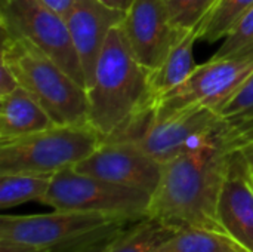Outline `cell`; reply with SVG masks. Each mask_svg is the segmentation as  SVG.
Returning a JSON list of instances; mask_svg holds the SVG:
<instances>
[{"instance_id": "1", "label": "cell", "mask_w": 253, "mask_h": 252, "mask_svg": "<svg viewBox=\"0 0 253 252\" xmlns=\"http://www.w3.org/2000/svg\"><path fill=\"white\" fill-rule=\"evenodd\" d=\"M225 131L227 126L197 147L163 163L159 187L147 211L148 218L176 230L203 227L222 232L216 208L233 149Z\"/></svg>"}, {"instance_id": "2", "label": "cell", "mask_w": 253, "mask_h": 252, "mask_svg": "<svg viewBox=\"0 0 253 252\" xmlns=\"http://www.w3.org/2000/svg\"><path fill=\"white\" fill-rule=\"evenodd\" d=\"M148 82L150 70L133 55L122 27H114L87 88V122L104 140L123 132L151 111Z\"/></svg>"}, {"instance_id": "3", "label": "cell", "mask_w": 253, "mask_h": 252, "mask_svg": "<svg viewBox=\"0 0 253 252\" xmlns=\"http://www.w3.org/2000/svg\"><path fill=\"white\" fill-rule=\"evenodd\" d=\"M0 62L10 68L19 86L42 104L56 125L89 123L86 88L39 46L24 37L1 33Z\"/></svg>"}, {"instance_id": "4", "label": "cell", "mask_w": 253, "mask_h": 252, "mask_svg": "<svg viewBox=\"0 0 253 252\" xmlns=\"http://www.w3.org/2000/svg\"><path fill=\"white\" fill-rule=\"evenodd\" d=\"M104 137L90 125H53L33 135L0 144V174L55 175L92 154Z\"/></svg>"}, {"instance_id": "5", "label": "cell", "mask_w": 253, "mask_h": 252, "mask_svg": "<svg viewBox=\"0 0 253 252\" xmlns=\"http://www.w3.org/2000/svg\"><path fill=\"white\" fill-rule=\"evenodd\" d=\"M150 201L151 195L142 190L67 168L52 177L43 205L56 211L98 212L133 223L147 217Z\"/></svg>"}, {"instance_id": "6", "label": "cell", "mask_w": 253, "mask_h": 252, "mask_svg": "<svg viewBox=\"0 0 253 252\" xmlns=\"http://www.w3.org/2000/svg\"><path fill=\"white\" fill-rule=\"evenodd\" d=\"M1 33L30 40L86 88L65 18L42 0H0Z\"/></svg>"}, {"instance_id": "7", "label": "cell", "mask_w": 253, "mask_h": 252, "mask_svg": "<svg viewBox=\"0 0 253 252\" xmlns=\"http://www.w3.org/2000/svg\"><path fill=\"white\" fill-rule=\"evenodd\" d=\"M252 73L253 53L230 58L212 56L208 62L197 65L184 83L153 102L151 119L162 120L193 105L209 107L219 113Z\"/></svg>"}, {"instance_id": "8", "label": "cell", "mask_w": 253, "mask_h": 252, "mask_svg": "<svg viewBox=\"0 0 253 252\" xmlns=\"http://www.w3.org/2000/svg\"><path fill=\"white\" fill-rule=\"evenodd\" d=\"M129 223L111 215L80 211H56L34 215H1L0 241L44 248L80 241L108 226Z\"/></svg>"}, {"instance_id": "9", "label": "cell", "mask_w": 253, "mask_h": 252, "mask_svg": "<svg viewBox=\"0 0 253 252\" xmlns=\"http://www.w3.org/2000/svg\"><path fill=\"white\" fill-rule=\"evenodd\" d=\"M224 128L225 123L218 111L193 105L162 120H154L150 114L135 141L147 154L163 165L205 143Z\"/></svg>"}, {"instance_id": "10", "label": "cell", "mask_w": 253, "mask_h": 252, "mask_svg": "<svg viewBox=\"0 0 253 252\" xmlns=\"http://www.w3.org/2000/svg\"><path fill=\"white\" fill-rule=\"evenodd\" d=\"M74 169L153 196L159 187L163 165L147 154L135 140L114 137L104 140Z\"/></svg>"}, {"instance_id": "11", "label": "cell", "mask_w": 253, "mask_h": 252, "mask_svg": "<svg viewBox=\"0 0 253 252\" xmlns=\"http://www.w3.org/2000/svg\"><path fill=\"white\" fill-rule=\"evenodd\" d=\"M120 27L133 55L150 71L163 62L182 33L172 24L165 0H133Z\"/></svg>"}, {"instance_id": "12", "label": "cell", "mask_w": 253, "mask_h": 252, "mask_svg": "<svg viewBox=\"0 0 253 252\" xmlns=\"http://www.w3.org/2000/svg\"><path fill=\"white\" fill-rule=\"evenodd\" d=\"M216 218L225 235L245 251L253 252V180L239 147H233L230 151Z\"/></svg>"}, {"instance_id": "13", "label": "cell", "mask_w": 253, "mask_h": 252, "mask_svg": "<svg viewBox=\"0 0 253 252\" xmlns=\"http://www.w3.org/2000/svg\"><path fill=\"white\" fill-rule=\"evenodd\" d=\"M125 12L114 10L99 0H74L65 22L79 55L86 80V91L93 79V71L110 31L120 25Z\"/></svg>"}, {"instance_id": "14", "label": "cell", "mask_w": 253, "mask_h": 252, "mask_svg": "<svg viewBox=\"0 0 253 252\" xmlns=\"http://www.w3.org/2000/svg\"><path fill=\"white\" fill-rule=\"evenodd\" d=\"M56 125L42 104L18 86L0 97V144L15 141Z\"/></svg>"}, {"instance_id": "15", "label": "cell", "mask_w": 253, "mask_h": 252, "mask_svg": "<svg viewBox=\"0 0 253 252\" xmlns=\"http://www.w3.org/2000/svg\"><path fill=\"white\" fill-rule=\"evenodd\" d=\"M203 21L187 31H182L170 50L168 52L163 62L150 71V101L151 105L165 94L173 91L184 83L193 70L197 67L194 59V45L199 42Z\"/></svg>"}, {"instance_id": "16", "label": "cell", "mask_w": 253, "mask_h": 252, "mask_svg": "<svg viewBox=\"0 0 253 252\" xmlns=\"http://www.w3.org/2000/svg\"><path fill=\"white\" fill-rule=\"evenodd\" d=\"M176 232L159 220L145 217L125 229L110 252H159Z\"/></svg>"}, {"instance_id": "17", "label": "cell", "mask_w": 253, "mask_h": 252, "mask_svg": "<svg viewBox=\"0 0 253 252\" xmlns=\"http://www.w3.org/2000/svg\"><path fill=\"white\" fill-rule=\"evenodd\" d=\"M52 175L39 174H0V208L10 209L27 202L43 203Z\"/></svg>"}, {"instance_id": "18", "label": "cell", "mask_w": 253, "mask_h": 252, "mask_svg": "<svg viewBox=\"0 0 253 252\" xmlns=\"http://www.w3.org/2000/svg\"><path fill=\"white\" fill-rule=\"evenodd\" d=\"M245 251L228 235L203 227H182L159 252H237Z\"/></svg>"}, {"instance_id": "19", "label": "cell", "mask_w": 253, "mask_h": 252, "mask_svg": "<svg viewBox=\"0 0 253 252\" xmlns=\"http://www.w3.org/2000/svg\"><path fill=\"white\" fill-rule=\"evenodd\" d=\"M253 0H216L203 19L199 40L215 43L225 39L252 10Z\"/></svg>"}, {"instance_id": "20", "label": "cell", "mask_w": 253, "mask_h": 252, "mask_svg": "<svg viewBox=\"0 0 253 252\" xmlns=\"http://www.w3.org/2000/svg\"><path fill=\"white\" fill-rule=\"evenodd\" d=\"M219 117L227 126V138L253 123V73L221 107Z\"/></svg>"}, {"instance_id": "21", "label": "cell", "mask_w": 253, "mask_h": 252, "mask_svg": "<svg viewBox=\"0 0 253 252\" xmlns=\"http://www.w3.org/2000/svg\"><path fill=\"white\" fill-rule=\"evenodd\" d=\"M215 3L216 0H165L172 24L181 31L197 27Z\"/></svg>"}, {"instance_id": "22", "label": "cell", "mask_w": 253, "mask_h": 252, "mask_svg": "<svg viewBox=\"0 0 253 252\" xmlns=\"http://www.w3.org/2000/svg\"><path fill=\"white\" fill-rule=\"evenodd\" d=\"M253 53V7L242 22L224 39V43L213 55L215 58H230Z\"/></svg>"}, {"instance_id": "23", "label": "cell", "mask_w": 253, "mask_h": 252, "mask_svg": "<svg viewBox=\"0 0 253 252\" xmlns=\"http://www.w3.org/2000/svg\"><path fill=\"white\" fill-rule=\"evenodd\" d=\"M127 224L132 223H119L99 230L73 252H110L114 242L117 241V238L122 235V232L126 229Z\"/></svg>"}, {"instance_id": "24", "label": "cell", "mask_w": 253, "mask_h": 252, "mask_svg": "<svg viewBox=\"0 0 253 252\" xmlns=\"http://www.w3.org/2000/svg\"><path fill=\"white\" fill-rule=\"evenodd\" d=\"M18 86L19 83L15 74L10 71V68L4 62H0V97L15 91Z\"/></svg>"}, {"instance_id": "25", "label": "cell", "mask_w": 253, "mask_h": 252, "mask_svg": "<svg viewBox=\"0 0 253 252\" xmlns=\"http://www.w3.org/2000/svg\"><path fill=\"white\" fill-rule=\"evenodd\" d=\"M42 1L49 7H52L55 12H58L59 15H62L64 18L70 12L71 6L74 4V0H42Z\"/></svg>"}, {"instance_id": "26", "label": "cell", "mask_w": 253, "mask_h": 252, "mask_svg": "<svg viewBox=\"0 0 253 252\" xmlns=\"http://www.w3.org/2000/svg\"><path fill=\"white\" fill-rule=\"evenodd\" d=\"M234 147H239L240 151L243 153L248 165H249V169L253 172V138H249V140H243L240 143H237Z\"/></svg>"}, {"instance_id": "27", "label": "cell", "mask_w": 253, "mask_h": 252, "mask_svg": "<svg viewBox=\"0 0 253 252\" xmlns=\"http://www.w3.org/2000/svg\"><path fill=\"white\" fill-rule=\"evenodd\" d=\"M249 138H253V123H251L249 126H246V128H243V129H240L239 132L233 134V135L228 137L227 140H228V143L231 144V147H234L237 143H240V141H243V140H249Z\"/></svg>"}, {"instance_id": "28", "label": "cell", "mask_w": 253, "mask_h": 252, "mask_svg": "<svg viewBox=\"0 0 253 252\" xmlns=\"http://www.w3.org/2000/svg\"><path fill=\"white\" fill-rule=\"evenodd\" d=\"M102 4H105V6H108V7H111V9H114V10H120V12H127V9L130 7V4H132V1L133 0H99Z\"/></svg>"}, {"instance_id": "29", "label": "cell", "mask_w": 253, "mask_h": 252, "mask_svg": "<svg viewBox=\"0 0 253 252\" xmlns=\"http://www.w3.org/2000/svg\"><path fill=\"white\" fill-rule=\"evenodd\" d=\"M251 174H252V180H253V172H252V171H251Z\"/></svg>"}, {"instance_id": "30", "label": "cell", "mask_w": 253, "mask_h": 252, "mask_svg": "<svg viewBox=\"0 0 253 252\" xmlns=\"http://www.w3.org/2000/svg\"><path fill=\"white\" fill-rule=\"evenodd\" d=\"M237 252H248V251H237Z\"/></svg>"}]
</instances>
